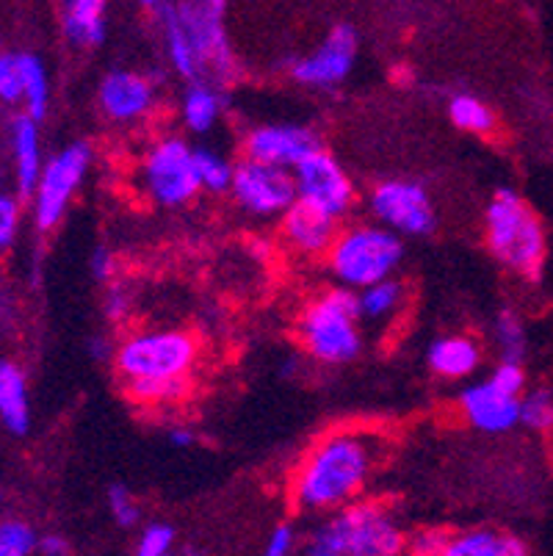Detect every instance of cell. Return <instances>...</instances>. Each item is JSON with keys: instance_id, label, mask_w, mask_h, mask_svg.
<instances>
[{"instance_id": "cell-10", "label": "cell", "mask_w": 553, "mask_h": 556, "mask_svg": "<svg viewBox=\"0 0 553 556\" xmlns=\"http://www.w3.org/2000/svg\"><path fill=\"white\" fill-rule=\"evenodd\" d=\"M230 194L247 214L257 216V219H274V216L286 214L297 202V184H293L291 169L243 159L232 172Z\"/></svg>"}, {"instance_id": "cell-19", "label": "cell", "mask_w": 553, "mask_h": 556, "mask_svg": "<svg viewBox=\"0 0 553 556\" xmlns=\"http://www.w3.org/2000/svg\"><path fill=\"white\" fill-rule=\"evenodd\" d=\"M426 363L438 377L443 379H465L479 368L481 349L468 336H443L429 343Z\"/></svg>"}, {"instance_id": "cell-4", "label": "cell", "mask_w": 553, "mask_h": 556, "mask_svg": "<svg viewBox=\"0 0 553 556\" xmlns=\"http://www.w3.org/2000/svg\"><path fill=\"white\" fill-rule=\"evenodd\" d=\"M360 321L363 316H360L357 291L347 286L329 288L299 313V341L313 361L324 366H347L363 352Z\"/></svg>"}, {"instance_id": "cell-45", "label": "cell", "mask_w": 553, "mask_h": 556, "mask_svg": "<svg viewBox=\"0 0 553 556\" xmlns=\"http://www.w3.org/2000/svg\"><path fill=\"white\" fill-rule=\"evenodd\" d=\"M161 3H164V0H139V7L144 9H161Z\"/></svg>"}, {"instance_id": "cell-1", "label": "cell", "mask_w": 553, "mask_h": 556, "mask_svg": "<svg viewBox=\"0 0 553 556\" xmlns=\"http://www.w3.org/2000/svg\"><path fill=\"white\" fill-rule=\"evenodd\" d=\"M385 454L388 443L372 429H335L324 434L293 473V504L302 513L329 515L357 502Z\"/></svg>"}, {"instance_id": "cell-44", "label": "cell", "mask_w": 553, "mask_h": 556, "mask_svg": "<svg viewBox=\"0 0 553 556\" xmlns=\"http://www.w3.org/2000/svg\"><path fill=\"white\" fill-rule=\"evenodd\" d=\"M37 551H39V554H45V556L67 554V540L59 538V534H48V538H39Z\"/></svg>"}, {"instance_id": "cell-14", "label": "cell", "mask_w": 553, "mask_h": 556, "mask_svg": "<svg viewBox=\"0 0 553 556\" xmlns=\"http://www.w3.org/2000/svg\"><path fill=\"white\" fill-rule=\"evenodd\" d=\"M322 148V139L307 125H257L243 139V155L263 164L293 169L299 161Z\"/></svg>"}, {"instance_id": "cell-18", "label": "cell", "mask_w": 553, "mask_h": 556, "mask_svg": "<svg viewBox=\"0 0 553 556\" xmlns=\"http://www.w3.org/2000/svg\"><path fill=\"white\" fill-rule=\"evenodd\" d=\"M9 144H12L14 184L23 200H30L37 191L42 175V141H39V123L30 114H17L9 125Z\"/></svg>"}, {"instance_id": "cell-6", "label": "cell", "mask_w": 553, "mask_h": 556, "mask_svg": "<svg viewBox=\"0 0 553 556\" xmlns=\"http://www.w3.org/2000/svg\"><path fill=\"white\" fill-rule=\"evenodd\" d=\"M200 361V343L186 330H141L122 338L114 368L122 382L134 379H189Z\"/></svg>"}, {"instance_id": "cell-46", "label": "cell", "mask_w": 553, "mask_h": 556, "mask_svg": "<svg viewBox=\"0 0 553 556\" xmlns=\"http://www.w3.org/2000/svg\"><path fill=\"white\" fill-rule=\"evenodd\" d=\"M205 3H213V7H222V9L227 7V0H205Z\"/></svg>"}, {"instance_id": "cell-23", "label": "cell", "mask_w": 553, "mask_h": 556, "mask_svg": "<svg viewBox=\"0 0 553 556\" xmlns=\"http://www.w3.org/2000/svg\"><path fill=\"white\" fill-rule=\"evenodd\" d=\"M161 31H164V48H166V59H169V67L186 80L202 78L194 45H191L189 34H186V28H183L177 7L175 3H166V0L161 3Z\"/></svg>"}, {"instance_id": "cell-5", "label": "cell", "mask_w": 553, "mask_h": 556, "mask_svg": "<svg viewBox=\"0 0 553 556\" xmlns=\"http://www.w3.org/2000/svg\"><path fill=\"white\" fill-rule=\"evenodd\" d=\"M404 244L385 225H354L338 230L327 252V266L341 286L363 291L372 282L393 277L402 266Z\"/></svg>"}, {"instance_id": "cell-29", "label": "cell", "mask_w": 553, "mask_h": 556, "mask_svg": "<svg viewBox=\"0 0 553 556\" xmlns=\"http://www.w3.org/2000/svg\"><path fill=\"white\" fill-rule=\"evenodd\" d=\"M194 169L202 191H213V194L230 191L236 166H232L222 153L208 148H194Z\"/></svg>"}, {"instance_id": "cell-41", "label": "cell", "mask_w": 553, "mask_h": 556, "mask_svg": "<svg viewBox=\"0 0 553 556\" xmlns=\"http://www.w3.org/2000/svg\"><path fill=\"white\" fill-rule=\"evenodd\" d=\"M89 269L91 277L98 282H111L116 275V257L114 252L105 250V247H98V250L91 252V261H89Z\"/></svg>"}, {"instance_id": "cell-26", "label": "cell", "mask_w": 553, "mask_h": 556, "mask_svg": "<svg viewBox=\"0 0 553 556\" xmlns=\"http://www.w3.org/2000/svg\"><path fill=\"white\" fill-rule=\"evenodd\" d=\"M20 75H23V105L37 123H42L50 109L48 67L37 53H20Z\"/></svg>"}, {"instance_id": "cell-30", "label": "cell", "mask_w": 553, "mask_h": 556, "mask_svg": "<svg viewBox=\"0 0 553 556\" xmlns=\"http://www.w3.org/2000/svg\"><path fill=\"white\" fill-rule=\"evenodd\" d=\"M493 338L495 346H499L501 361H512V363H524L526 357V327L520 321L515 311H501L495 316L493 325Z\"/></svg>"}, {"instance_id": "cell-28", "label": "cell", "mask_w": 553, "mask_h": 556, "mask_svg": "<svg viewBox=\"0 0 553 556\" xmlns=\"http://www.w3.org/2000/svg\"><path fill=\"white\" fill-rule=\"evenodd\" d=\"M125 393L134 402L159 407V404L180 402L189 393V379H134V382H125Z\"/></svg>"}, {"instance_id": "cell-7", "label": "cell", "mask_w": 553, "mask_h": 556, "mask_svg": "<svg viewBox=\"0 0 553 556\" xmlns=\"http://www.w3.org/2000/svg\"><path fill=\"white\" fill-rule=\"evenodd\" d=\"M141 184L147 197L161 208L189 205L197 191H202L194 169V148L180 136L155 141L141 161Z\"/></svg>"}, {"instance_id": "cell-8", "label": "cell", "mask_w": 553, "mask_h": 556, "mask_svg": "<svg viewBox=\"0 0 553 556\" xmlns=\"http://www.w3.org/2000/svg\"><path fill=\"white\" fill-rule=\"evenodd\" d=\"M91 166V148L86 141H73L70 148L55 153L45 161L42 175L34 197H30V211H34V225L42 232L59 227V222L67 214L75 191L84 184L86 172Z\"/></svg>"}, {"instance_id": "cell-17", "label": "cell", "mask_w": 553, "mask_h": 556, "mask_svg": "<svg viewBox=\"0 0 553 556\" xmlns=\"http://www.w3.org/2000/svg\"><path fill=\"white\" fill-rule=\"evenodd\" d=\"M282 239L297 255L302 257H327L335 236H338V216L327 214L307 200L293 202L291 208L280 216Z\"/></svg>"}, {"instance_id": "cell-38", "label": "cell", "mask_w": 553, "mask_h": 556, "mask_svg": "<svg viewBox=\"0 0 553 556\" xmlns=\"http://www.w3.org/2000/svg\"><path fill=\"white\" fill-rule=\"evenodd\" d=\"M451 534L440 532V529H424V532L413 534L407 540V548L418 556H445V545H449Z\"/></svg>"}, {"instance_id": "cell-2", "label": "cell", "mask_w": 553, "mask_h": 556, "mask_svg": "<svg viewBox=\"0 0 553 556\" xmlns=\"http://www.w3.org/2000/svg\"><path fill=\"white\" fill-rule=\"evenodd\" d=\"M485 239L504 269L529 282L540 280L548 257L545 227L517 191H495L485 211Z\"/></svg>"}, {"instance_id": "cell-36", "label": "cell", "mask_w": 553, "mask_h": 556, "mask_svg": "<svg viewBox=\"0 0 553 556\" xmlns=\"http://www.w3.org/2000/svg\"><path fill=\"white\" fill-rule=\"evenodd\" d=\"M109 509L120 526H136L141 518L139 502H136V495L125 484H114L109 490Z\"/></svg>"}, {"instance_id": "cell-42", "label": "cell", "mask_w": 553, "mask_h": 556, "mask_svg": "<svg viewBox=\"0 0 553 556\" xmlns=\"http://www.w3.org/2000/svg\"><path fill=\"white\" fill-rule=\"evenodd\" d=\"M114 352H116V346L105 336H95L89 341V355L95 357V361H98V363L114 361Z\"/></svg>"}, {"instance_id": "cell-9", "label": "cell", "mask_w": 553, "mask_h": 556, "mask_svg": "<svg viewBox=\"0 0 553 556\" xmlns=\"http://www.w3.org/2000/svg\"><path fill=\"white\" fill-rule=\"evenodd\" d=\"M175 7L177 14H180L183 28H186L191 45H194L202 78L211 75L216 86L236 78L238 64L225 28V9L205 3V0H177Z\"/></svg>"}, {"instance_id": "cell-40", "label": "cell", "mask_w": 553, "mask_h": 556, "mask_svg": "<svg viewBox=\"0 0 553 556\" xmlns=\"http://www.w3.org/2000/svg\"><path fill=\"white\" fill-rule=\"evenodd\" d=\"M297 548V529L291 523H277L272 529L266 540V554L268 556H288L291 551Z\"/></svg>"}, {"instance_id": "cell-24", "label": "cell", "mask_w": 553, "mask_h": 556, "mask_svg": "<svg viewBox=\"0 0 553 556\" xmlns=\"http://www.w3.org/2000/svg\"><path fill=\"white\" fill-rule=\"evenodd\" d=\"M526 543L515 534L495 532V529H470V532L451 534L445 556H524Z\"/></svg>"}, {"instance_id": "cell-12", "label": "cell", "mask_w": 553, "mask_h": 556, "mask_svg": "<svg viewBox=\"0 0 553 556\" xmlns=\"http://www.w3.org/2000/svg\"><path fill=\"white\" fill-rule=\"evenodd\" d=\"M293 184L299 200H307L332 216H347L354 205V184L341 161L318 148L293 166Z\"/></svg>"}, {"instance_id": "cell-11", "label": "cell", "mask_w": 553, "mask_h": 556, "mask_svg": "<svg viewBox=\"0 0 553 556\" xmlns=\"http://www.w3.org/2000/svg\"><path fill=\"white\" fill-rule=\"evenodd\" d=\"M368 211L379 225L390 227L399 236L424 239L438 227V214L426 194V189L415 180H385L368 197Z\"/></svg>"}, {"instance_id": "cell-34", "label": "cell", "mask_w": 553, "mask_h": 556, "mask_svg": "<svg viewBox=\"0 0 553 556\" xmlns=\"http://www.w3.org/2000/svg\"><path fill=\"white\" fill-rule=\"evenodd\" d=\"M23 197H14L9 191H0V252H7L9 247H14L20 232V216H23V205H20Z\"/></svg>"}, {"instance_id": "cell-31", "label": "cell", "mask_w": 553, "mask_h": 556, "mask_svg": "<svg viewBox=\"0 0 553 556\" xmlns=\"http://www.w3.org/2000/svg\"><path fill=\"white\" fill-rule=\"evenodd\" d=\"M520 424L531 432H551L553 429V393L540 388L520 396Z\"/></svg>"}, {"instance_id": "cell-25", "label": "cell", "mask_w": 553, "mask_h": 556, "mask_svg": "<svg viewBox=\"0 0 553 556\" xmlns=\"http://www.w3.org/2000/svg\"><path fill=\"white\" fill-rule=\"evenodd\" d=\"M404 300H407V288L395 277H385V280L372 282L363 291H357L360 316H363V321H372V325H385L388 318H393L395 313L402 311Z\"/></svg>"}, {"instance_id": "cell-39", "label": "cell", "mask_w": 553, "mask_h": 556, "mask_svg": "<svg viewBox=\"0 0 553 556\" xmlns=\"http://www.w3.org/2000/svg\"><path fill=\"white\" fill-rule=\"evenodd\" d=\"M495 386L504 388L506 393H515V396H524V388H526V371H524V363H512V361H501L499 368L490 374Z\"/></svg>"}, {"instance_id": "cell-3", "label": "cell", "mask_w": 553, "mask_h": 556, "mask_svg": "<svg viewBox=\"0 0 553 556\" xmlns=\"http://www.w3.org/2000/svg\"><path fill=\"white\" fill-rule=\"evenodd\" d=\"M407 548L399 520L377 502H352L329 513L311 534L304 554L311 556H395Z\"/></svg>"}, {"instance_id": "cell-33", "label": "cell", "mask_w": 553, "mask_h": 556, "mask_svg": "<svg viewBox=\"0 0 553 556\" xmlns=\"http://www.w3.org/2000/svg\"><path fill=\"white\" fill-rule=\"evenodd\" d=\"M0 100L9 105L23 103V75H20V53L0 50Z\"/></svg>"}, {"instance_id": "cell-27", "label": "cell", "mask_w": 553, "mask_h": 556, "mask_svg": "<svg viewBox=\"0 0 553 556\" xmlns=\"http://www.w3.org/2000/svg\"><path fill=\"white\" fill-rule=\"evenodd\" d=\"M449 119L454 128L465 130L474 136H487L495 130V114L485 100L474 94H451L449 98Z\"/></svg>"}, {"instance_id": "cell-32", "label": "cell", "mask_w": 553, "mask_h": 556, "mask_svg": "<svg viewBox=\"0 0 553 556\" xmlns=\"http://www.w3.org/2000/svg\"><path fill=\"white\" fill-rule=\"evenodd\" d=\"M39 545L37 532L25 520H0V556H28Z\"/></svg>"}, {"instance_id": "cell-35", "label": "cell", "mask_w": 553, "mask_h": 556, "mask_svg": "<svg viewBox=\"0 0 553 556\" xmlns=\"http://www.w3.org/2000/svg\"><path fill=\"white\" fill-rule=\"evenodd\" d=\"M175 548V529L169 523H150L141 529L136 554L139 556H166Z\"/></svg>"}, {"instance_id": "cell-43", "label": "cell", "mask_w": 553, "mask_h": 556, "mask_svg": "<svg viewBox=\"0 0 553 556\" xmlns=\"http://www.w3.org/2000/svg\"><path fill=\"white\" fill-rule=\"evenodd\" d=\"M166 441H169V446L175 448H191L197 441V434L191 432L189 427H172L169 434H166Z\"/></svg>"}, {"instance_id": "cell-13", "label": "cell", "mask_w": 553, "mask_h": 556, "mask_svg": "<svg viewBox=\"0 0 553 556\" xmlns=\"http://www.w3.org/2000/svg\"><path fill=\"white\" fill-rule=\"evenodd\" d=\"M357 64V34L349 25H335L316 50L288 64V73L307 89H335L347 84Z\"/></svg>"}, {"instance_id": "cell-15", "label": "cell", "mask_w": 553, "mask_h": 556, "mask_svg": "<svg viewBox=\"0 0 553 556\" xmlns=\"http://www.w3.org/2000/svg\"><path fill=\"white\" fill-rule=\"evenodd\" d=\"M159 75L134 73V70H111L98 86V103L114 123H136L155 103Z\"/></svg>"}, {"instance_id": "cell-20", "label": "cell", "mask_w": 553, "mask_h": 556, "mask_svg": "<svg viewBox=\"0 0 553 556\" xmlns=\"http://www.w3.org/2000/svg\"><path fill=\"white\" fill-rule=\"evenodd\" d=\"M109 0H64L61 31L75 48H98L105 39Z\"/></svg>"}, {"instance_id": "cell-37", "label": "cell", "mask_w": 553, "mask_h": 556, "mask_svg": "<svg viewBox=\"0 0 553 556\" xmlns=\"http://www.w3.org/2000/svg\"><path fill=\"white\" fill-rule=\"evenodd\" d=\"M130 307H134V300H130L128 288L120 286V282H111L103 300V316L109 318L111 325H122V321H128Z\"/></svg>"}, {"instance_id": "cell-21", "label": "cell", "mask_w": 553, "mask_h": 556, "mask_svg": "<svg viewBox=\"0 0 553 556\" xmlns=\"http://www.w3.org/2000/svg\"><path fill=\"white\" fill-rule=\"evenodd\" d=\"M0 424L23 438L30 429L28 382L17 363L0 361Z\"/></svg>"}, {"instance_id": "cell-22", "label": "cell", "mask_w": 553, "mask_h": 556, "mask_svg": "<svg viewBox=\"0 0 553 556\" xmlns=\"http://www.w3.org/2000/svg\"><path fill=\"white\" fill-rule=\"evenodd\" d=\"M222 111H225V98L219 86L205 78L189 80L180 100V119L191 134H208L216 128Z\"/></svg>"}, {"instance_id": "cell-16", "label": "cell", "mask_w": 553, "mask_h": 556, "mask_svg": "<svg viewBox=\"0 0 553 556\" xmlns=\"http://www.w3.org/2000/svg\"><path fill=\"white\" fill-rule=\"evenodd\" d=\"M460 409H463L470 427L487 434L510 432L512 427L520 424V396L506 393L490 377L485 382L465 388L463 396H460Z\"/></svg>"}]
</instances>
